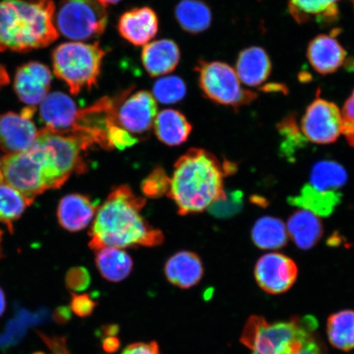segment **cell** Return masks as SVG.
Here are the masks:
<instances>
[{
  "label": "cell",
  "mask_w": 354,
  "mask_h": 354,
  "mask_svg": "<svg viewBox=\"0 0 354 354\" xmlns=\"http://www.w3.org/2000/svg\"><path fill=\"white\" fill-rule=\"evenodd\" d=\"M83 151L76 137L43 128L26 151L1 158L0 183L10 185L33 203L46 190L60 188L73 174L85 172Z\"/></svg>",
  "instance_id": "6da1fadb"
},
{
  "label": "cell",
  "mask_w": 354,
  "mask_h": 354,
  "mask_svg": "<svg viewBox=\"0 0 354 354\" xmlns=\"http://www.w3.org/2000/svg\"><path fill=\"white\" fill-rule=\"evenodd\" d=\"M145 203L127 185L115 188L97 212L90 232L91 249L161 245L165 240L162 232L141 215Z\"/></svg>",
  "instance_id": "7a4b0ae2"
},
{
  "label": "cell",
  "mask_w": 354,
  "mask_h": 354,
  "mask_svg": "<svg viewBox=\"0 0 354 354\" xmlns=\"http://www.w3.org/2000/svg\"><path fill=\"white\" fill-rule=\"evenodd\" d=\"M234 171L214 154L192 149L176 162L167 196L174 199L180 215L196 214L225 196V176Z\"/></svg>",
  "instance_id": "3957f363"
},
{
  "label": "cell",
  "mask_w": 354,
  "mask_h": 354,
  "mask_svg": "<svg viewBox=\"0 0 354 354\" xmlns=\"http://www.w3.org/2000/svg\"><path fill=\"white\" fill-rule=\"evenodd\" d=\"M53 0H0V51L26 52L59 37Z\"/></svg>",
  "instance_id": "277c9868"
},
{
  "label": "cell",
  "mask_w": 354,
  "mask_h": 354,
  "mask_svg": "<svg viewBox=\"0 0 354 354\" xmlns=\"http://www.w3.org/2000/svg\"><path fill=\"white\" fill-rule=\"evenodd\" d=\"M317 326L316 318L310 315L274 323L251 316L243 327L241 342L252 354H326Z\"/></svg>",
  "instance_id": "5b68a950"
},
{
  "label": "cell",
  "mask_w": 354,
  "mask_h": 354,
  "mask_svg": "<svg viewBox=\"0 0 354 354\" xmlns=\"http://www.w3.org/2000/svg\"><path fill=\"white\" fill-rule=\"evenodd\" d=\"M105 55L99 43L66 42L53 52V68L70 92L78 95L97 85Z\"/></svg>",
  "instance_id": "8992f818"
},
{
  "label": "cell",
  "mask_w": 354,
  "mask_h": 354,
  "mask_svg": "<svg viewBox=\"0 0 354 354\" xmlns=\"http://www.w3.org/2000/svg\"><path fill=\"white\" fill-rule=\"evenodd\" d=\"M55 22L64 37L88 41L104 32L108 13L98 0H62Z\"/></svg>",
  "instance_id": "52a82bcc"
},
{
  "label": "cell",
  "mask_w": 354,
  "mask_h": 354,
  "mask_svg": "<svg viewBox=\"0 0 354 354\" xmlns=\"http://www.w3.org/2000/svg\"><path fill=\"white\" fill-rule=\"evenodd\" d=\"M196 71L203 94L216 104L238 109L257 98L255 93L242 87L236 71L227 64L199 61Z\"/></svg>",
  "instance_id": "ba28073f"
},
{
  "label": "cell",
  "mask_w": 354,
  "mask_h": 354,
  "mask_svg": "<svg viewBox=\"0 0 354 354\" xmlns=\"http://www.w3.org/2000/svg\"><path fill=\"white\" fill-rule=\"evenodd\" d=\"M122 94L116 98L104 97L90 107L79 109L76 122L69 134L76 137L84 149L86 150L97 145L111 150L108 133L111 127L118 124L117 107Z\"/></svg>",
  "instance_id": "9c48e42d"
},
{
  "label": "cell",
  "mask_w": 354,
  "mask_h": 354,
  "mask_svg": "<svg viewBox=\"0 0 354 354\" xmlns=\"http://www.w3.org/2000/svg\"><path fill=\"white\" fill-rule=\"evenodd\" d=\"M301 131L313 143H334L342 134V112L337 105L318 97L307 108L301 121Z\"/></svg>",
  "instance_id": "30bf717a"
},
{
  "label": "cell",
  "mask_w": 354,
  "mask_h": 354,
  "mask_svg": "<svg viewBox=\"0 0 354 354\" xmlns=\"http://www.w3.org/2000/svg\"><path fill=\"white\" fill-rule=\"evenodd\" d=\"M298 272L293 260L278 253L261 257L254 269L257 283L270 295H281L289 290L297 280Z\"/></svg>",
  "instance_id": "8fae6325"
},
{
  "label": "cell",
  "mask_w": 354,
  "mask_h": 354,
  "mask_svg": "<svg viewBox=\"0 0 354 354\" xmlns=\"http://www.w3.org/2000/svg\"><path fill=\"white\" fill-rule=\"evenodd\" d=\"M123 93L117 107V121L124 129L135 134L147 132L153 125L157 116L158 106L152 94L139 91L131 95Z\"/></svg>",
  "instance_id": "7c38bea8"
},
{
  "label": "cell",
  "mask_w": 354,
  "mask_h": 354,
  "mask_svg": "<svg viewBox=\"0 0 354 354\" xmlns=\"http://www.w3.org/2000/svg\"><path fill=\"white\" fill-rule=\"evenodd\" d=\"M35 107L25 108L20 114L0 115V148L7 154L26 151L37 138V127L32 121Z\"/></svg>",
  "instance_id": "4fadbf2b"
},
{
  "label": "cell",
  "mask_w": 354,
  "mask_h": 354,
  "mask_svg": "<svg viewBox=\"0 0 354 354\" xmlns=\"http://www.w3.org/2000/svg\"><path fill=\"white\" fill-rule=\"evenodd\" d=\"M51 82L52 74L48 66L38 62H32L17 70L15 88L24 104L35 107L47 96Z\"/></svg>",
  "instance_id": "5bb4252c"
},
{
  "label": "cell",
  "mask_w": 354,
  "mask_h": 354,
  "mask_svg": "<svg viewBox=\"0 0 354 354\" xmlns=\"http://www.w3.org/2000/svg\"><path fill=\"white\" fill-rule=\"evenodd\" d=\"M79 109L75 102L63 92L48 94L41 103L39 118L47 130L69 134L72 131Z\"/></svg>",
  "instance_id": "9a60e30c"
},
{
  "label": "cell",
  "mask_w": 354,
  "mask_h": 354,
  "mask_svg": "<svg viewBox=\"0 0 354 354\" xmlns=\"http://www.w3.org/2000/svg\"><path fill=\"white\" fill-rule=\"evenodd\" d=\"M158 17L152 8H135L123 13L119 19L118 32L135 46H145L158 32Z\"/></svg>",
  "instance_id": "2e32d148"
},
{
  "label": "cell",
  "mask_w": 354,
  "mask_h": 354,
  "mask_svg": "<svg viewBox=\"0 0 354 354\" xmlns=\"http://www.w3.org/2000/svg\"><path fill=\"white\" fill-rule=\"evenodd\" d=\"M309 64L322 75L334 73L347 59V52L333 35H320L309 43Z\"/></svg>",
  "instance_id": "e0dca14e"
},
{
  "label": "cell",
  "mask_w": 354,
  "mask_h": 354,
  "mask_svg": "<svg viewBox=\"0 0 354 354\" xmlns=\"http://www.w3.org/2000/svg\"><path fill=\"white\" fill-rule=\"evenodd\" d=\"M98 203L83 194H68L61 199L57 207L59 223L69 232L85 229L96 214Z\"/></svg>",
  "instance_id": "ac0fdd59"
},
{
  "label": "cell",
  "mask_w": 354,
  "mask_h": 354,
  "mask_svg": "<svg viewBox=\"0 0 354 354\" xmlns=\"http://www.w3.org/2000/svg\"><path fill=\"white\" fill-rule=\"evenodd\" d=\"M180 59V48L171 39H162L149 43L141 54L144 68L151 77H160L174 72Z\"/></svg>",
  "instance_id": "d6986e66"
},
{
  "label": "cell",
  "mask_w": 354,
  "mask_h": 354,
  "mask_svg": "<svg viewBox=\"0 0 354 354\" xmlns=\"http://www.w3.org/2000/svg\"><path fill=\"white\" fill-rule=\"evenodd\" d=\"M272 72V62L263 48L254 46L245 48L239 55L236 73L247 86L262 85Z\"/></svg>",
  "instance_id": "ffe728a7"
},
{
  "label": "cell",
  "mask_w": 354,
  "mask_h": 354,
  "mask_svg": "<svg viewBox=\"0 0 354 354\" xmlns=\"http://www.w3.org/2000/svg\"><path fill=\"white\" fill-rule=\"evenodd\" d=\"M165 275L171 284L189 289L196 286L203 276L202 261L192 252H178L167 260Z\"/></svg>",
  "instance_id": "44dd1931"
},
{
  "label": "cell",
  "mask_w": 354,
  "mask_h": 354,
  "mask_svg": "<svg viewBox=\"0 0 354 354\" xmlns=\"http://www.w3.org/2000/svg\"><path fill=\"white\" fill-rule=\"evenodd\" d=\"M287 232L299 249L309 250L321 240L323 225L319 216L312 212L300 209L288 220Z\"/></svg>",
  "instance_id": "7402d4cb"
},
{
  "label": "cell",
  "mask_w": 354,
  "mask_h": 354,
  "mask_svg": "<svg viewBox=\"0 0 354 354\" xmlns=\"http://www.w3.org/2000/svg\"><path fill=\"white\" fill-rule=\"evenodd\" d=\"M342 192H322L308 183L304 185L297 196L289 197L288 203L301 209L312 212L318 216H329L342 203Z\"/></svg>",
  "instance_id": "603a6c76"
},
{
  "label": "cell",
  "mask_w": 354,
  "mask_h": 354,
  "mask_svg": "<svg viewBox=\"0 0 354 354\" xmlns=\"http://www.w3.org/2000/svg\"><path fill=\"white\" fill-rule=\"evenodd\" d=\"M153 125L158 139L170 146L185 142L192 131L187 118L174 109L162 110L155 118Z\"/></svg>",
  "instance_id": "cb8c5ba5"
},
{
  "label": "cell",
  "mask_w": 354,
  "mask_h": 354,
  "mask_svg": "<svg viewBox=\"0 0 354 354\" xmlns=\"http://www.w3.org/2000/svg\"><path fill=\"white\" fill-rule=\"evenodd\" d=\"M340 1L342 0H288L291 15L299 24L315 21L322 24H331L337 19Z\"/></svg>",
  "instance_id": "d4e9b609"
},
{
  "label": "cell",
  "mask_w": 354,
  "mask_h": 354,
  "mask_svg": "<svg viewBox=\"0 0 354 354\" xmlns=\"http://www.w3.org/2000/svg\"><path fill=\"white\" fill-rule=\"evenodd\" d=\"M95 262L102 276L111 282H120L130 275L133 262L126 251L107 247L96 250Z\"/></svg>",
  "instance_id": "484cf974"
},
{
  "label": "cell",
  "mask_w": 354,
  "mask_h": 354,
  "mask_svg": "<svg viewBox=\"0 0 354 354\" xmlns=\"http://www.w3.org/2000/svg\"><path fill=\"white\" fill-rule=\"evenodd\" d=\"M177 22L185 32L199 34L209 28L212 12L201 0H181L175 10Z\"/></svg>",
  "instance_id": "4316f807"
},
{
  "label": "cell",
  "mask_w": 354,
  "mask_h": 354,
  "mask_svg": "<svg viewBox=\"0 0 354 354\" xmlns=\"http://www.w3.org/2000/svg\"><path fill=\"white\" fill-rule=\"evenodd\" d=\"M252 241L261 250H279L288 241L286 225L273 216H263L256 221L251 232Z\"/></svg>",
  "instance_id": "83f0119b"
},
{
  "label": "cell",
  "mask_w": 354,
  "mask_h": 354,
  "mask_svg": "<svg viewBox=\"0 0 354 354\" xmlns=\"http://www.w3.org/2000/svg\"><path fill=\"white\" fill-rule=\"evenodd\" d=\"M347 180V171L342 165L332 160H322L313 165L308 184L322 192H342L340 189Z\"/></svg>",
  "instance_id": "f1b7e54d"
},
{
  "label": "cell",
  "mask_w": 354,
  "mask_h": 354,
  "mask_svg": "<svg viewBox=\"0 0 354 354\" xmlns=\"http://www.w3.org/2000/svg\"><path fill=\"white\" fill-rule=\"evenodd\" d=\"M327 336L332 346L344 352L354 349V311L342 310L327 320Z\"/></svg>",
  "instance_id": "f546056e"
},
{
  "label": "cell",
  "mask_w": 354,
  "mask_h": 354,
  "mask_svg": "<svg viewBox=\"0 0 354 354\" xmlns=\"http://www.w3.org/2000/svg\"><path fill=\"white\" fill-rule=\"evenodd\" d=\"M32 203L19 190L0 183V223L6 225L10 232H12L13 223Z\"/></svg>",
  "instance_id": "4dcf8cb0"
},
{
  "label": "cell",
  "mask_w": 354,
  "mask_h": 354,
  "mask_svg": "<svg viewBox=\"0 0 354 354\" xmlns=\"http://www.w3.org/2000/svg\"><path fill=\"white\" fill-rule=\"evenodd\" d=\"M153 92L154 98L160 103L176 104L185 98L187 86L178 77H162L154 83Z\"/></svg>",
  "instance_id": "1f68e13d"
},
{
  "label": "cell",
  "mask_w": 354,
  "mask_h": 354,
  "mask_svg": "<svg viewBox=\"0 0 354 354\" xmlns=\"http://www.w3.org/2000/svg\"><path fill=\"white\" fill-rule=\"evenodd\" d=\"M171 187V178L161 167L154 168L143 180L141 189L146 197L159 198L169 192Z\"/></svg>",
  "instance_id": "d6a6232c"
},
{
  "label": "cell",
  "mask_w": 354,
  "mask_h": 354,
  "mask_svg": "<svg viewBox=\"0 0 354 354\" xmlns=\"http://www.w3.org/2000/svg\"><path fill=\"white\" fill-rule=\"evenodd\" d=\"M243 205V193L239 190H234L225 192V196L212 203L209 209L211 214L216 218H228L241 212Z\"/></svg>",
  "instance_id": "836d02e7"
},
{
  "label": "cell",
  "mask_w": 354,
  "mask_h": 354,
  "mask_svg": "<svg viewBox=\"0 0 354 354\" xmlns=\"http://www.w3.org/2000/svg\"><path fill=\"white\" fill-rule=\"evenodd\" d=\"M108 141L110 149H125L138 142V139L131 136V133L124 129L118 124L110 127L108 133Z\"/></svg>",
  "instance_id": "e575fe53"
},
{
  "label": "cell",
  "mask_w": 354,
  "mask_h": 354,
  "mask_svg": "<svg viewBox=\"0 0 354 354\" xmlns=\"http://www.w3.org/2000/svg\"><path fill=\"white\" fill-rule=\"evenodd\" d=\"M91 281L90 273L85 268H74L66 273V287L74 292H82L86 290L91 284Z\"/></svg>",
  "instance_id": "d590c367"
},
{
  "label": "cell",
  "mask_w": 354,
  "mask_h": 354,
  "mask_svg": "<svg viewBox=\"0 0 354 354\" xmlns=\"http://www.w3.org/2000/svg\"><path fill=\"white\" fill-rule=\"evenodd\" d=\"M342 134L348 143L354 147V91L345 102L342 113Z\"/></svg>",
  "instance_id": "8d00e7d4"
},
{
  "label": "cell",
  "mask_w": 354,
  "mask_h": 354,
  "mask_svg": "<svg viewBox=\"0 0 354 354\" xmlns=\"http://www.w3.org/2000/svg\"><path fill=\"white\" fill-rule=\"evenodd\" d=\"M95 308V301L88 295H73L71 309L81 317L91 315Z\"/></svg>",
  "instance_id": "74e56055"
},
{
  "label": "cell",
  "mask_w": 354,
  "mask_h": 354,
  "mask_svg": "<svg viewBox=\"0 0 354 354\" xmlns=\"http://www.w3.org/2000/svg\"><path fill=\"white\" fill-rule=\"evenodd\" d=\"M122 354H160L157 343H136L124 349Z\"/></svg>",
  "instance_id": "f35d334b"
},
{
  "label": "cell",
  "mask_w": 354,
  "mask_h": 354,
  "mask_svg": "<svg viewBox=\"0 0 354 354\" xmlns=\"http://www.w3.org/2000/svg\"><path fill=\"white\" fill-rule=\"evenodd\" d=\"M119 346H120V342H119L118 338L109 337L104 340L103 347L106 352L113 353L117 351Z\"/></svg>",
  "instance_id": "ab89813d"
},
{
  "label": "cell",
  "mask_w": 354,
  "mask_h": 354,
  "mask_svg": "<svg viewBox=\"0 0 354 354\" xmlns=\"http://www.w3.org/2000/svg\"><path fill=\"white\" fill-rule=\"evenodd\" d=\"M48 344H50V346L52 348L53 353L50 354H69L68 351H66V349L64 347V344H61L59 342H57V340H53L47 339ZM34 354H46L44 353H37Z\"/></svg>",
  "instance_id": "60d3db41"
},
{
  "label": "cell",
  "mask_w": 354,
  "mask_h": 354,
  "mask_svg": "<svg viewBox=\"0 0 354 354\" xmlns=\"http://www.w3.org/2000/svg\"><path fill=\"white\" fill-rule=\"evenodd\" d=\"M70 311L68 308H62L59 310H57V313L56 314V317H57V321H63L66 322L68 321L70 318Z\"/></svg>",
  "instance_id": "b9f144b4"
},
{
  "label": "cell",
  "mask_w": 354,
  "mask_h": 354,
  "mask_svg": "<svg viewBox=\"0 0 354 354\" xmlns=\"http://www.w3.org/2000/svg\"><path fill=\"white\" fill-rule=\"evenodd\" d=\"M10 82V77L6 68L0 66V87L7 85Z\"/></svg>",
  "instance_id": "7bdbcfd3"
},
{
  "label": "cell",
  "mask_w": 354,
  "mask_h": 354,
  "mask_svg": "<svg viewBox=\"0 0 354 354\" xmlns=\"http://www.w3.org/2000/svg\"><path fill=\"white\" fill-rule=\"evenodd\" d=\"M6 295H4L3 291L0 288V317H1L6 311Z\"/></svg>",
  "instance_id": "ee69618b"
},
{
  "label": "cell",
  "mask_w": 354,
  "mask_h": 354,
  "mask_svg": "<svg viewBox=\"0 0 354 354\" xmlns=\"http://www.w3.org/2000/svg\"><path fill=\"white\" fill-rule=\"evenodd\" d=\"M98 1L103 4L104 6L107 7L110 6V4H115L120 2L121 0H98Z\"/></svg>",
  "instance_id": "f6af8a7d"
},
{
  "label": "cell",
  "mask_w": 354,
  "mask_h": 354,
  "mask_svg": "<svg viewBox=\"0 0 354 354\" xmlns=\"http://www.w3.org/2000/svg\"><path fill=\"white\" fill-rule=\"evenodd\" d=\"M3 238V232L0 230V245H1ZM0 258H1V248H0Z\"/></svg>",
  "instance_id": "bcb514c9"
},
{
  "label": "cell",
  "mask_w": 354,
  "mask_h": 354,
  "mask_svg": "<svg viewBox=\"0 0 354 354\" xmlns=\"http://www.w3.org/2000/svg\"><path fill=\"white\" fill-rule=\"evenodd\" d=\"M0 167H1V158H0Z\"/></svg>",
  "instance_id": "7dc6e473"
},
{
  "label": "cell",
  "mask_w": 354,
  "mask_h": 354,
  "mask_svg": "<svg viewBox=\"0 0 354 354\" xmlns=\"http://www.w3.org/2000/svg\"><path fill=\"white\" fill-rule=\"evenodd\" d=\"M352 3H353V8H354V0H352Z\"/></svg>",
  "instance_id": "c3c4849f"
}]
</instances>
